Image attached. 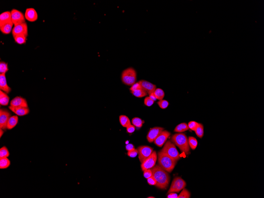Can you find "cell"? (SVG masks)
<instances>
[{
	"label": "cell",
	"mask_w": 264,
	"mask_h": 198,
	"mask_svg": "<svg viewBox=\"0 0 264 198\" xmlns=\"http://www.w3.org/2000/svg\"><path fill=\"white\" fill-rule=\"evenodd\" d=\"M158 104L161 108L163 109H165L168 107V105H169V103L167 100L163 99V100L158 101Z\"/></svg>",
	"instance_id": "35"
},
{
	"label": "cell",
	"mask_w": 264,
	"mask_h": 198,
	"mask_svg": "<svg viewBox=\"0 0 264 198\" xmlns=\"http://www.w3.org/2000/svg\"><path fill=\"white\" fill-rule=\"evenodd\" d=\"M186 186V183L183 179L180 177L175 178L172 181L171 185L167 194L172 192L179 193Z\"/></svg>",
	"instance_id": "6"
},
{
	"label": "cell",
	"mask_w": 264,
	"mask_h": 198,
	"mask_svg": "<svg viewBox=\"0 0 264 198\" xmlns=\"http://www.w3.org/2000/svg\"><path fill=\"white\" fill-rule=\"evenodd\" d=\"M189 128L191 130L195 131L196 128H197L199 125V123L195 121H191L189 122L188 124Z\"/></svg>",
	"instance_id": "36"
},
{
	"label": "cell",
	"mask_w": 264,
	"mask_h": 198,
	"mask_svg": "<svg viewBox=\"0 0 264 198\" xmlns=\"http://www.w3.org/2000/svg\"><path fill=\"white\" fill-rule=\"evenodd\" d=\"M148 95H149V97H150V98H151L152 100H154V101H156V100H157V98H156L153 92L149 93H148Z\"/></svg>",
	"instance_id": "45"
},
{
	"label": "cell",
	"mask_w": 264,
	"mask_h": 198,
	"mask_svg": "<svg viewBox=\"0 0 264 198\" xmlns=\"http://www.w3.org/2000/svg\"><path fill=\"white\" fill-rule=\"evenodd\" d=\"M135 130V126H134L133 125H131V124L127 127V132L129 133H133L134 131Z\"/></svg>",
	"instance_id": "42"
},
{
	"label": "cell",
	"mask_w": 264,
	"mask_h": 198,
	"mask_svg": "<svg viewBox=\"0 0 264 198\" xmlns=\"http://www.w3.org/2000/svg\"><path fill=\"white\" fill-rule=\"evenodd\" d=\"M10 153L6 147L4 146L0 149V158L8 157L9 156Z\"/></svg>",
	"instance_id": "32"
},
{
	"label": "cell",
	"mask_w": 264,
	"mask_h": 198,
	"mask_svg": "<svg viewBox=\"0 0 264 198\" xmlns=\"http://www.w3.org/2000/svg\"><path fill=\"white\" fill-rule=\"evenodd\" d=\"M161 151L165 153L176 161L179 160L180 159V155L177 151L175 144L171 141H167Z\"/></svg>",
	"instance_id": "5"
},
{
	"label": "cell",
	"mask_w": 264,
	"mask_h": 198,
	"mask_svg": "<svg viewBox=\"0 0 264 198\" xmlns=\"http://www.w3.org/2000/svg\"><path fill=\"white\" fill-rule=\"evenodd\" d=\"M198 137L201 138L204 135V126L203 124L199 123V125L195 131Z\"/></svg>",
	"instance_id": "28"
},
{
	"label": "cell",
	"mask_w": 264,
	"mask_h": 198,
	"mask_svg": "<svg viewBox=\"0 0 264 198\" xmlns=\"http://www.w3.org/2000/svg\"><path fill=\"white\" fill-rule=\"evenodd\" d=\"M142 88L146 91L147 93L154 92L156 89V86L151 83L144 80H141L139 81Z\"/></svg>",
	"instance_id": "18"
},
{
	"label": "cell",
	"mask_w": 264,
	"mask_h": 198,
	"mask_svg": "<svg viewBox=\"0 0 264 198\" xmlns=\"http://www.w3.org/2000/svg\"><path fill=\"white\" fill-rule=\"evenodd\" d=\"M177 194L176 193H175V192H172V193H169L168 194V196H167V198H177Z\"/></svg>",
	"instance_id": "44"
},
{
	"label": "cell",
	"mask_w": 264,
	"mask_h": 198,
	"mask_svg": "<svg viewBox=\"0 0 264 198\" xmlns=\"http://www.w3.org/2000/svg\"><path fill=\"white\" fill-rule=\"evenodd\" d=\"M25 17L27 20L30 22H34L38 18L37 13L33 8H27L25 13Z\"/></svg>",
	"instance_id": "15"
},
{
	"label": "cell",
	"mask_w": 264,
	"mask_h": 198,
	"mask_svg": "<svg viewBox=\"0 0 264 198\" xmlns=\"http://www.w3.org/2000/svg\"><path fill=\"white\" fill-rule=\"evenodd\" d=\"M13 23L12 21L0 25V30L3 34H8L12 32L13 28Z\"/></svg>",
	"instance_id": "20"
},
{
	"label": "cell",
	"mask_w": 264,
	"mask_h": 198,
	"mask_svg": "<svg viewBox=\"0 0 264 198\" xmlns=\"http://www.w3.org/2000/svg\"><path fill=\"white\" fill-rule=\"evenodd\" d=\"M12 21L11 12L6 11L0 15V25Z\"/></svg>",
	"instance_id": "19"
},
{
	"label": "cell",
	"mask_w": 264,
	"mask_h": 198,
	"mask_svg": "<svg viewBox=\"0 0 264 198\" xmlns=\"http://www.w3.org/2000/svg\"><path fill=\"white\" fill-rule=\"evenodd\" d=\"M191 193L189 191L185 188L183 189L182 191L178 196V198H190Z\"/></svg>",
	"instance_id": "34"
},
{
	"label": "cell",
	"mask_w": 264,
	"mask_h": 198,
	"mask_svg": "<svg viewBox=\"0 0 264 198\" xmlns=\"http://www.w3.org/2000/svg\"><path fill=\"white\" fill-rule=\"evenodd\" d=\"M148 198H155V197H148Z\"/></svg>",
	"instance_id": "47"
},
{
	"label": "cell",
	"mask_w": 264,
	"mask_h": 198,
	"mask_svg": "<svg viewBox=\"0 0 264 198\" xmlns=\"http://www.w3.org/2000/svg\"><path fill=\"white\" fill-rule=\"evenodd\" d=\"M18 120V117L17 116H11L7 124V129L11 130L14 128L17 125Z\"/></svg>",
	"instance_id": "21"
},
{
	"label": "cell",
	"mask_w": 264,
	"mask_h": 198,
	"mask_svg": "<svg viewBox=\"0 0 264 198\" xmlns=\"http://www.w3.org/2000/svg\"><path fill=\"white\" fill-rule=\"evenodd\" d=\"M131 93L135 97H139V98L144 97L148 95L147 92L144 90L142 88L137 89V90L133 91H131Z\"/></svg>",
	"instance_id": "25"
},
{
	"label": "cell",
	"mask_w": 264,
	"mask_h": 198,
	"mask_svg": "<svg viewBox=\"0 0 264 198\" xmlns=\"http://www.w3.org/2000/svg\"><path fill=\"white\" fill-rule=\"evenodd\" d=\"M10 98L6 93L3 91H0V104L2 106H7L9 102Z\"/></svg>",
	"instance_id": "22"
},
{
	"label": "cell",
	"mask_w": 264,
	"mask_h": 198,
	"mask_svg": "<svg viewBox=\"0 0 264 198\" xmlns=\"http://www.w3.org/2000/svg\"><path fill=\"white\" fill-rule=\"evenodd\" d=\"M5 74H0V89L7 94H9L11 91V89L7 84Z\"/></svg>",
	"instance_id": "16"
},
{
	"label": "cell",
	"mask_w": 264,
	"mask_h": 198,
	"mask_svg": "<svg viewBox=\"0 0 264 198\" xmlns=\"http://www.w3.org/2000/svg\"><path fill=\"white\" fill-rule=\"evenodd\" d=\"M132 125L135 127L140 128L142 127L143 124L144 123V121L139 117H136L132 119Z\"/></svg>",
	"instance_id": "31"
},
{
	"label": "cell",
	"mask_w": 264,
	"mask_h": 198,
	"mask_svg": "<svg viewBox=\"0 0 264 198\" xmlns=\"http://www.w3.org/2000/svg\"><path fill=\"white\" fill-rule=\"evenodd\" d=\"M138 154V151L137 150L134 149L133 150H131L128 151L127 152V155L128 156L131 157H135L137 156Z\"/></svg>",
	"instance_id": "38"
},
{
	"label": "cell",
	"mask_w": 264,
	"mask_h": 198,
	"mask_svg": "<svg viewBox=\"0 0 264 198\" xmlns=\"http://www.w3.org/2000/svg\"><path fill=\"white\" fill-rule=\"evenodd\" d=\"M27 37L23 35H19L14 37L15 42L19 44H23L26 42Z\"/></svg>",
	"instance_id": "29"
},
{
	"label": "cell",
	"mask_w": 264,
	"mask_h": 198,
	"mask_svg": "<svg viewBox=\"0 0 264 198\" xmlns=\"http://www.w3.org/2000/svg\"><path fill=\"white\" fill-rule=\"evenodd\" d=\"M158 159V155L156 151H153L151 155L144 161L141 165L142 170L144 171L148 169H151L155 166Z\"/></svg>",
	"instance_id": "8"
},
{
	"label": "cell",
	"mask_w": 264,
	"mask_h": 198,
	"mask_svg": "<svg viewBox=\"0 0 264 198\" xmlns=\"http://www.w3.org/2000/svg\"><path fill=\"white\" fill-rule=\"evenodd\" d=\"M9 108L18 116H22L29 114L30 109L28 107H15L10 106Z\"/></svg>",
	"instance_id": "17"
},
{
	"label": "cell",
	"mask_w": 264,
	"mask_h": 198,
	"mask_svg": "<svg viewBox=\"0 0 264 198\" xmlns=\"http://www.w3.org/2000/svg\"><path fill=\"white\" fill-rule=\"evenodd\" d=\"M142 88L141 85H140V83L139 82L135 83L131 86V88H130V90L131 91H133L137 90V89H141Z\"/></svg>",
	"instance_id": "40"
},
{
	"label": "cell",
	"mask_w": 264,
	"mask_h": 198,
	"mask_svg": "<svg viewBox=\"0 0 264 198\" xmlns=\"http://www.w3.org/2000/svg\"><path fill=\"white\" fill-rule=\"evenodd\" d=\"M10 105L13 107H28L27 103L25 98L18 96L11 100Z\"/></svg>",
	"instance_id": "14"
},
{
	"label": "cell",
	"mask_w": 264,
	"mask_h": 198,
	"mask_svg": "<svg viewBox=\"0 0 264 198\" xmlns=\"http://www.w3.org/2000/svg\"><path fill=\"white\" fill-rule=\"evenodd\" d=\"M12 34L13 37L16 36L23 35L27 37L28 35V26L27 23H21L14 25L12 31Z\"/></svg>",
	"instance_id": "11"
},
{
	"label": "cell",
	"mask_w": 264,
	"mask_h": 198,
	"mask_svg": "<svg viewBox=\"0 0 264 198\" xmlns=\"http://www.w3.org/2000/svg\"><path fill=\"white\" fill-rule=\"evenodd\" d=\"M8 70V64L3 61H1L0 62V73L6 74Z\"/></svg>",
	"instance_id": "33"
},
{
	"label": "cell",
	"mask_w": 264,
	"mask_h": 198,
	"mask_svg": "<svg viewBox=\"0 0 264 198\" xmlns=\"http://www.w3.org/2000/svg\"><path fill=\"white\" fill-rule=\"evenodd\" d=\"M189 129V128L187 124L186 123H183L177 125L175 127L174 131L176 133H182L188 130Z\"/></svg>",
	"instance_id": "24"
},
{
	"label": "cell",
	"mask_w": 264,
	"mask_h": 198,
	"mask_svg": "<svg viewBox=\"0 0 264 198\" xmlns=\"http://www.w3.org/2000/svg\"><path fill=\"white\" fill-rule=\"evenodd\" d=\"M11 161L7 157L0 158V169H6L9 167Z\"/></svg>",
	"instance_id": "26"
},
{
	"label": "cell",
	"mask_w": 264,
	"mask_h": 198,
	"mask_svg": "<svg viewBox=\"0 0 264 198\" xmlns=\"http://www.w3.org/2000/svg\"><path fill=\"white\" fill-rule=\"evenodd\" d=\"M164 130L163 128L161 127H155L151 128L147 135V140L149 143H153L156 137Z\"/></svg>",
	"instance_id": "13"
},
{
	"label": "cell",
	"mask_w": 264,
	"mask_h": 198,
	"mask_svg": "<svg viewBox=\"0 0 264 198\" xmlns=\"http://www.w3.org/2000/svg\"><path fill=\"white\" fill-rule=\"evenodd\" d=\"M154 101L149 97H146L144 100V104L147 107H150L153 105Z\"/></svg>",
	"instance_id": "37"
},
{
	"label": "cell",
	"mask_w": 264,
	"mask_h": 198,
	"mask_svg": "<svg viewBox=\"0 0 264 198\" xmlns=\"http://www.w3.org/2000/svg\"><path fill=\"white\" fill-rule=\"evenodd\" d=\"M153 93L157 99L160 100L163 99L165 97V92L163 89L160 88L156 89Z\"/></svg>",
	"instance_id": "27"
},
{
	"label": "cell",
	"mask_w": 264,
	"mask_h": 198,
	"mask_svg": "<svg viewBox=\"0 0 264 198\" xmlns=\"http://www.w3.org/2000/svg\"><path fill=\"white\" fill-rule=\"evenodd\" d=\"M122 80L123 83L131 86L135 83L137 80V73L132 68H129L123 70L122 74Z\"/></svg>",
	"instance_id": "4"
},
{
	"label": "cell",
	"mask_w": 264,
	"mask_h": 198,
	"mask_svg": "<svg viewBox=\"0 0 264 198\" xmlns=\"http://www.w3.org/2000/svg\"><path fill=\"white\" fill-rule=\"evenodd\" d=\"M158 157L159 166L168 173H171L175 168L177 161L161 151L158 152Z\"/></svg>",
	"instance_id": "2"
},
{
	"label": "cell",
	"mask_w": 264,
	"mask_h": 198,
	"mask_svg": "<svg viewBox=\"0 0 264 198\" xmlns=\"http://www.w3.org/2000/svg\"><path fill=\"white\" fill-rule=\"evenodd\" d=\"M12 22L14 25L25 23V15L21 11L13 9L11 11Z\"/></svg>",
	"instance_id": "9"
},
{
	"label": "cell",
	"mask_w": 264,
	"mask_h": 198,
	"mask_svg": "<svg viewBox=\"0 0 264 198\" xmlns=\"http://www.w3.org/2000/svg\"><path fill=\"white\" fill-rule=\"evenodd\" d=\"M152 176V172L151 169H148L144 171V176L146 178L148 179V178L151 177Z\"/></svg>",
	"instance_id": "39"
},
{
	"label": "cell",
	"mask_w": 264,
	"mask_h": 198,
	"mask_svg": "<svg viewBox=\"0 0 264 198\" xmlns=\"http://www.w3.org/2000/svg\"><path fill=\"white\" fill-rule=\"evenodd\" d=\"M151 169L153 176L157 182L155 185L161 190L167 189L170 181V176L168 172L163 169L159 165H155Z\"/></svg>",
	"instance_id": "1"
},
{
	"label": "cell",
	"mask_w": 264,
	"mask_h": 198,
	"mask_svg": "<svg viewBox=\"0 0 264 198\" xmlns=\"http://www.w3.org/2000/svg\"><path fill=\"white\" fill-rule=\"evenodd\" d=\"M125 148L127 151H130L134 149V146L132 144H129L125 146Z\"/></svg>",
	"instance_id": "43"
},
{
	"label": "cell",
	"mask_w": 264,
	"mask_h": 198,
	"mask_svg": "<svg viewBox=\"0 0 264 198\" xmlns=\"http://www.w3.org/2000/svg\"><path fill=\"white\" fill-rule=\"evenodd\" d=\"M170 133L168 131L163 130L158 135L154 140V143L157 146L161 147L164 145L170 136Z\"/></svg>",
	"instance_id": "12"
},
{
	"label": "cell",
	"mask_w": 264,
	"mask_h": 198,
	"mask_svg": "<svg viewBox=\"0 0 264 198\" xmlns=\"http://www.w3.org/2000/svg\"><path fill=\"white\" fill-rule=\"evenodd\" d=\"M171 141L179 147L182 152L188 155L190 153V146L188 139L185 134L179 133L172 135Z\"/></svg>",
	"instance_id": "3"
},
{
	"label": "cell",
	"mask_w": 264,
	"mask_h": 198,
	"mask_svg": "<svg viewBox=\"0 0 264 198\" xmlns=\"http://www.w3.org/2000/svg\"><path fill=\"white\" fill-rule=\"evenodd\" d=\"M4 130L2 129H1L0 128V137H1L2 136H3V134L4 133Z\"/></svg>",
	"instance_id": "46"
},
{
	"label": "cell",
	"mask_w": 264,
	"mask_h": 198,
	"mask_svg": "<svg viewBox=\"0 0 264 198\" xmlns=\"http://www.w3.org/2000/svg\"><path fill=\"white\" fill-rule=\"evenodd\" d=\"M147 182L148 184L150 185H155L157 183L156 180L153 176L147 179Z\"/></svg>",
	"instance_id": "41"
},
{
	"label": "cell",
	"mask_w": 264,
	"mask_h": 198,
	"mask_svg": "<svg viewBox=\"0 0 264 198\" xmlns=\"http://www.w3.org/2000/svg\"><path fill=\"white\" fill-rule=\"evenodd\" d=\"M119 120L120 124L123 127L127 128L128 126L131 125L130 119L125 115H121L119 117Z\"/></svg>",
	"instance_id": "23"
},
{
	"label": "cell",
	"mask_w": 264,
	"mask_h": 198,
	"mask_svg": "<svg viewBox=\"0 0 264 198\" xmlns=\"http://www.w3.org/2000/svg\"><path fill=\"white\" fill-rule=\"evenodd\" d=\"M138 151L139 158L140 163H142L149 157L153 152V149L149 146H140L137 149Z\"/></svg>",
	"instance_id": "7"
},
{
	"label": "cell",
	"mask_w": 264,
	"mask_h": 198,
	"mask_svg": "<svg viewBox=\"0 0 264 198\" xmlns=\"http://www.w3.org/2000/svg\"><path fill=\"white\" fill-rule=\"evenodd\" d=\"M11 116V112L5 108L0 110V128L6 131L7 129V124L9 119Z\"/></svg>",
	"instance_id": "10"
},
{
	"label": "cell",
	"mask_w": 264,
	"mask_h": 198,
	"mask_svg": "<svg viewBox=\"0 0 264 198\" xmlns=\"http://www.w3.org/2000/svg\"><path fill=\"white\" fill-rule=\"evenodd\" d=\"M188 143L190 147L193 150H195L197 147L198 142L197 140L193 136H189L188 138Z\"/></svg>",
	"instance_id": "30"
}]
</instances>
